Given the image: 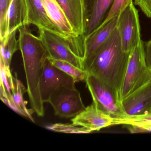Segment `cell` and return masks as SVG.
I'll return each instance as SVG.
<instances>
[{"instance_id":"6da1fadb","label":"cell","mask_w":151,"mask_h":151,"mask_svg":"<svg viewBox=\"0 0 151 151\" xmlns=\"http://www.w3.org/2000/svg\"><path fill=\"white\" fill-rule=\"evenodd\" d=\"M130 53L123 50L116 27L85 70L105 84L121 104Z\"/></svg>"},{"instance_id":"7a4b0ae2","label":"cell","mask_w":151,"mask_h":151,"mask_svg":"<svg viewBox=\"0 0 151 151\" xmlns=\"http://www.w3.org/2000/svg\"><path fill=\"white\" fill-rule=\"evenodd\" d=\"M18 31L19 50L22 57L31 106L38 116H43L45 109L40 95V83L48 54L41 40L32 34L29 25L21 26Z\"/></svg>"},{"instance_id":"3957f363","label":"cell","mask_w":151,"mask_h":151,"mask_svg":"<svg viewBox=\"0 0 151 151\" xmlns=\"http://www.w3.org/2000/svg\"><path fill=\"white\" fill-rule=\"evenodd\" d=\"M40 38L48 57L68 62L77 68H84V40L81 36L68 38L47 30H39Z\"/></svg>"},{"instance_id":"277c9868","label":"cell","mask_w":151,"mask_h":151,"mask_svg":"<svg viewBox=\"0 0 151 151\" xmlns=\"http://www.w3.org/2000/svg\"><path fill=\"white\" fill-rule=\"evenodd\" d=\"M151 81V70L146 60L142 40L130 53L122 91L123 100Z\"/></svg>"},{"instance_id":"5b68a950","label":"cell","mask_w":151,"mask_h":151,"mask_svg":"<svg viewBox=\"0 0 151 151\" xmlns=\"http://www.w3.org/2000/svg\"><path fill=\"white\" fill-rule=\"evenodd\" d=\"M85 82L93 102L100 109L118 120L120 124H126L129 117L111 91L100 80L90 73H88Z\"/></svg>"},{"instance_id":"8992f818","label":"cell","mask_w":151,"mask_h":151,"mask_svg":"<svg viewBox=\"0 0 151 151\" xmlns=\"http://www.w3.org/2000/svg\"><path fill=\"white\" fill-rule=\"evenodd\" d=\"M116 28L123 50L126 52H130L142 40L138 11L133 1L118 15Z\"/></svg>"},{"instance_id":"52a82bcc","label":"cell","mask_w":151,"mask_h":151,"mask_svg":"<svg viewBox=\"0 0 151 151\" xmlns=\"http://www.w3.org/2000/svg\"><path fill=\"white\" fill-rule=\"evenodd\" d=\"M48 103L53 108L55 114L63 118H73L86 108L76 87L60 88L52 94Z\"/></svg>"},{"instance_id":"ba28073f","label":"cell","mask_w":151,"mask_h":151,"mask_svg":"<svg viewBox=\"0 0 151 151\" xmlns=\"http://www.w3.org/2000/svg\"><path fill=\"white\" fill-rule=\"evenodd\" d=\"M76 83L72 77L56 68L47 58L44 63L40 83L43 102H49L52 94L61 87H76Z\"/></svg>"},{"instance_id":"9c48e42d","label":"cell","mask_w":151,"mask_h":151,"mask_svg":"<svg viewBox=\"0 0 151 151\" xmlns=\"http://www.w3.org/2000/svg\"><path fill=\"white\" fill-rule=\"evenodd\" d=\"M71 121L72 124L83 127L90 132L99 131L109 126L120 124L118 120L100 109L93 102L72 118Z\"/></svg>"},{"instance_id":"30bf717a","label":"cell","mask_w":151,"mask_h":151,"mask_svg":"<svg viewBox=\"0 0 151 151\" xmlns=\"http://www.w3.org/2000/svg\"><path fill=\"white\" fill-rule=\"evenodd\" d=\"M82 1L84 29L82 37L85 39L104 22L113 0H82Z\"/></svg>"},{"instance_id":"8fae6325","label":"cell","mask_w":151,"mask_h":151,"mask_svg":"<svg viewBox=\"0 0 151 151\" xmlns=\"http://www.w3.org/2000/svg\"><path fill=\"white\" fill-rule=\"evenodd\" d=\"M122 104L129 119L149 114L151 113V81L123 100Z\"/></svg>"},{"instance_id":"7c38bea8","label":"cell","mask_w":151,"mask_h":151,"mask_svg":"<svg viewBox=\"0 0 151 151\" xmlns=\"http://www.w3.org/2000/svg\"><path fill=\"white\" fill-rule=\"evenodd\" d=\"M117 17H115L100 26L84 39V69L89 66L101 47L116 27Z\"/></svg>"},{"instance_id":"4fadbf2b","label":"cell","mask_w":151,"mask_h":151,"mask_svg":"<svg viewBox=\"0 0 151 151\" xmlns=\"http://www.w3.org/2000/svg\"><path fill=\"white\" fill-rule=\"evenodd\" d=\"M24 1L26 9V25L33 24L39 30H47L63 36L48 17L42 0Z\"/></svg>"},{"instance_id":"5bb4252c","label":"cell","mask_w":151,"mask_h":151,"mask_svg":"<svg viewBox=\"0 0 151 151\" xmlns=\"http://www.w3.org/2000/svg\"><path fill=\"white\" fill-rule=\"evenodd\" d=\"M46 12L53 24L66 37H78L56 0H42Z\"/></svg>"},{"instance_id":"9a60e30c","label":"cell","mask_w":151,"mask_h":151,"mask_svg":"<svg viewBox=\"0 0 151 151\" xmlns=\"http://www.w3.org/2000/svg\"><path fill=\"white\" fill-rule=\"evenodd\" d=\"M73 29L78 36L83 35V12L82 0H56Z\"/></svg>"},{"instance_id":"2e32d148","label":"cell","mask_w":151,"mask_h":151,"mask_svg":"<svg viewBox=\"0 0 151 151\" xmlns=\"http://www.w3.org/2000/svg\"><path fill=\"white\" fill-rule=\"evenodd\" d=\"M14 88L11 91L12 97L10 102L8 104L13 110L18 114L28 117L34 122L32 114L34 110L29 109L26 107L27 102L24 100V95L27 92V88L24 87L22 83L17 78V74L14 76Z\"/></svg>"},{"instance_id":"e0dca14e","label":"cell","mask_w":151,"mask_h":151,"mask_svg":"<svg viewBox=\"0 0 151 151\" xmlns=\"http://www.w3.org/2000/svg\"><path fill=\"white\" fill-rule=\"evenodd\" d=\"M26 9L24 0H13L9 9L7 19L8 34L26 25Z\"/></svg>"},{"instance_id":"ac0fdd59","label":"cell","mask_w":151,"mask_h":151,"mask_svg":"<svg viewBox=\"0 0 151 151\" xmlns=\"http://www.w3.org/2000/svg\"><path fill=\"white\" fill-rule=\"evenodd\" d=\"M17 31H14L1 40V57L0 60L10 68L13 55L19 50V40L17 39Z\"/></svg>"},{"instance_id":"d6986e66","label":"cell","mask_w":151,"mask_h":151,"mask_svg":"<svg viewBox=\"0 0 151 151\" xmlns=\"http://www.w3.org/2000/svg\"><path fill=\"white\" fill-rule=\"evenodd\" d=\"M47 58L53 65L72 77L76 82L85 81L88 74V72L85 70L77 68L65 61L56 60L50 57H47Z\"/></svg>"},{"instance_id":"ffe728a7","label":"cell","mask_w":151,"mask_h":151,"mask_svg":"<svg viewBox=\"0 0 151 151\" xmlns=\"http://www.w3.org/2000/svg\"><path fill=\"white\" fill-rule=\"evenodd\" d=\"M13 0H0V40L7 35V19L9 9Z\"/></svg>"},{"instance_id":"44dd1931","label":"cell","mask_w":151,"mask_h":151,"mask_svg":"<svg viewBox=\"0 0 151 151\" xmlns=\"http://www.w3.org/2000/svg\"><path fill=\"white\" fill-rule=\"evenodd\" d=\"M133 0H113L111 7L103 22H106L119 14Z\"/></svg>"},{"instance_id":"7402d4cb","label":"cell","mask_w":151,"mask_h":151,"mask_svg":"<svg viewBox=\"0 0 151 151\" xmlns=\"http://www.w3.org/2000/svg\"><path fill=\"white\" fill-rule=\"evenodd\" d=\"M48 129L55 131L68 133H88L90 132L83 127L76 126L74 124H55L49 126Z\"/></svg>"},{"instance_id":"603a6c76","label":"cell","mask_w":151,"mask_h":151,"mask_svg":"<svg viewBox=\"0 0 151 151\" xmlns=\"http://www.w3.org/2000/svg\"><path fill=\"white\" fill-rule=\"evenodd\" d=\"M128 129L132 133L151 132V122L133 121L129 125Z\"/></svg>"},{"instance_id":"cb8c5ba5","label":"cell","mask_w":151,"mask_h":151,"mask_svg":"<svg viewBox=\"0 0 151 151\" xmlns=\"http://www.w3.org/2000/svg\"><path fill=\"white\" fill-rule=\"evenodd\" d=\"M134 5L138 6L146 16L151 18V0H134Z\"/></svg>"},{"instance_id":"d4e9b609","label":"cell","mask_w":151,"mask_h":151,"mask_svg":"<svg viewBox=\"0 0 151 151\" xmlns=\"http://www.w3.org/2000/svg\"><path fill=\"white\" fill-rule=\"evenodd\" d=\"M144 45L147 63L148 68L151 70V39Z\"/></svg>"},{"instance_id":"484cf974","label":"cell","mask_w":151,"mask_h":151,"mask_svg":"<svg viewBox=\"0 0 151 151\" xmlns=\"http://www.w3.org/2000/svg\"><path fill=\"white\" fill-rule=\"evenodd\" d=\"M132 121H144L151 122V113L149 114H148V115L143 116V117H138V118H130L128 120L127 124L129 122Z\"/></svg>"}]
</instances>
